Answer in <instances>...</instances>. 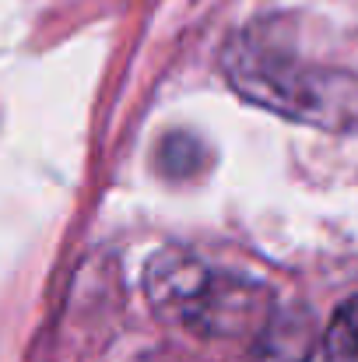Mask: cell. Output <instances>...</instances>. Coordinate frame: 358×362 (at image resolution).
I'll return each mask as SVG.
<instances>
[{
	"label": "cell",
	"mask_w": 358,
	"mask_h": 362,
	"mask_svg": "<svg viewBox=\"0 0 358 362\" xmlns=\"http://www.w3.org/2000/svg\"><path fill=\"white\" fill-rule=\"evenodd\" d=\"M141 285L165 327L208 341H253L278 310L263 281L215 267L183 246L151 253Z\"/></svg>",
	"instance_id": "6da1fadb"
},
{
	"label": "cell",
	"mask_w": 358,
	"mask_h": 362,
	"mask_svg": "<svg viewBox=\"0 0 358 362\" xmlns=\"http://www.w3.org/2000/svg\"><path fill=\"white\" fill-rule=\"evenodd\" d=\"M222 71L246 103L274 117L327 134H358V74L352 71L302 60L249 32L225 46Z\"/></svg>",
	"instance_id": "7a4b0ae2"
},
{
	"label": "cell",
	"mask_w": 358,
	"mask_h": 362,
	"mask_svg": "<svg viewBox=\"0 0 358 362\" xmlns=\"http://www.w3.org/2000/svg\"><path fill=\"white\" fill-rule=\"evenodd\" d=\"M316 331L302 310H274L267 327L249 341L246 362H313Z\"/></svg>",
	"instance_id": "3957f363"
},
{
	"label": "cell",
	"mask_w": 358,
	"mask_h": 362,
	"mask_svg": "<svg viewBox=\"0 0 358 362\" xmlns=\"http://www.w3.org/2000/svg\"><path fill=\"white\" fill-rule=\"evenodd\" d=\"M211 162L208 148L193 137V134H169L158 144V173H165L169 180H193L197 173H204Z\"/></svg>",
	"instance_id": "277c9868"
},
{
	"label": "cell",
	"mask_w": 358,
	"mask_h": 362,
	"mask_svg": "<svg viewBox=\"0 0 358 362\" xmlns=\"http://www.w3.org/2000/svg\"><path fill=\"white\" fill-rule=\"evenodd\" d=\"M323 362H358V296L330 317L323 331Z\"/></svg>",
	"instance_id": "5b68a950"
}]
</instances>
